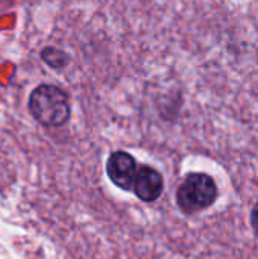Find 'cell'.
<instances>
[{
	"mask_svg": "<svg viewBox=\"0 0 258 259\" xmlns=\"http://www.w3.org/2000/svg\"><path fill=\"white\" fill-rule=\"evenodd\" d=\"M27 108L32 117L46 127H61L71 115L67 93L50 83H41L33 88L27 100Z\"/></svg>",
	"mask_w": 258,
	"mask_h": 259,
	"instance_id": "6da1fadb",
	"label": "cell"
},
{
	"mask_svg": "<svg viewBox=\"0 0 258 259\" xmlns=\"http://www.w3.org/2000/svg\"><path fill=\"white\" fill-rule=\"evenodd\" d=\"M217 185L207 173H190L176 191V203L186 214H195L210 208L217 199Z\"/></svg>",
	"mask_w": 258,
	"mask_h": 259,
	"instance_id": "7a4b0ae2",
	"label": "cell"
},
{
	"mask_svg": "<svg viewBox=\"0 0 258 259\" xmlns=\"http://www.w3.org/2000/svg\"><path fill=\"white\" fill-rule=\"evenodd\" d=\"M137 162L135 159L123 150L114 152L109 155L106 162V173L111 182L122 188V190H131L135 175H137Z\"/></svg>",
	"mask_w": 258,
	"mask_h": 259,
	"instance_id": "3957f363",
	"label": "cell"
},
{
	"mask_svg": "<svg viewBox=\"0 0 258 259\" xmlns=\"http://www.w3.org/2000/svg\"><path fill=\"white\" fill-rule=\"evenodd\" d=\"M132 187H134V193L141 202L151 203L160 199V196L163 194L164 179L160 175V171H157L155 168L149 165H141L137 170Z\"/></svg>",
	"mask_w": 258,
	"mask_h": 259,
	"instance_id": "277c9868",
	"label": "cell"
},
{
	"mask_svg": "<svg viewBox=\"0 0 258 259\" xmlns=\"http://www.w3.org/2000/svg\"><path fill=\"white\" fill-rule=\"evenodd\" d=\"M40 56H41V59H43L50 68H53V70H62V68H65V67L68 65V62H70V56H68L64 50L56 49V47H53V46L44 47V49L41 50Z\"/></svg>",
	"mask_w": 258,
	"mask_h": 259,
	"instance_id": "5b68a950",
	"label": "cell"
},
{
	"mask_svg": "<svg viewBox=\"0 0 258 259\" xmlns=\"http://www.w3.org/2000/svg\"><path fill=\"white\" fill-rule=\"evenodd\" d=\"M251 228H252L255 237L258 238V200L255 202V205L252 206V211H251Z\"/></svg>",
	"mask_w": 258,
	"mask_h": 259,
	"instance_id": "8992f818",
	"label": "cell"
}]
</instances>
